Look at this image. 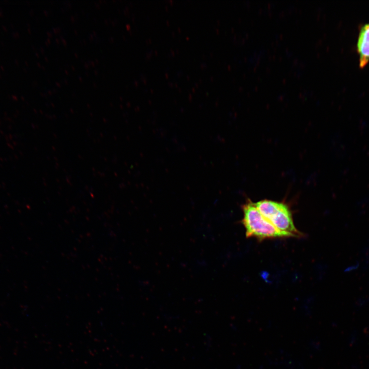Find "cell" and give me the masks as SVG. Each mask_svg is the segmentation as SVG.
Returning a JSON list of instances; mask_svg holds the SVG:
<instances>
[{"label":"cell","mask_w":369,"mask_h":369,"mask_svg":"<svg viewBox=\"0 0 369 369\" xmlns=\"http://www.w3.org/2000/svg\"><path fill=\"white\" fill-rule=\"evenodd\" d=\"M242 208L243 213L242 222L245 228L247 238L254 237L263 240L293 237L277 229L263 216L254 203L251 200L247 201Z\"/></svg>","instance_id":"6da1fadb"},{"label":"cell","mask_w":369,"mask_h":369,"mask_svg":"<svg viewBox=\"0 0 369 369\" xmlns=\"http://www.w3.org/2000/svg\"><path fill=\"white\" fill-rule=\"evenodd\" d=\"M357 47L359 55V66L363 68L369 62V23L364 24L360 28Z\"/></svg>","instance_id":"3957f363"},{"label":"cell","mask_w":369,"mask_h":369,"mask_svg":"<svg viewBox=\"0 0 369 369\" xmlns=\"http://www.w3.org/2000/svg\"><path fill=\"white\" fill-rule=\"evenodd\" d=\"M260 213L279 230L293 237L303 236L296 228L290 209L281 202L264 199L254 203Z\"/></svg>","instance_id":"7a4b0ae2"}]
</instances>
